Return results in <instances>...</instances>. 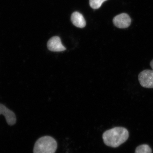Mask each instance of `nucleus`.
Returning a JSON list of instances; mask_svg holds the SVG:
<instances>
[{
	"label": "nucleus",
	"mask_w": 153,
	"mask_h": 153,
	"mask_svg": "<svg viewBox=\"0 0 153 153\" xmlns=\"http://www.w3.org/2000/svg\"><path fill=\"white\" fill-rule=\"evenodd\" d=\"M71 22L75 27L79 28L85 27L86 22L82 14L78 12H74L71 14Z\"/></svg>",
	"instance_id": "nucleus-7"
},
{
	"label": "nucleus",
	"mask_w": 153,
	"mask_h": 153,
	"mask_svg": "<svg viewBox=\"0 0 153 153\" xmlns=\"http://www.w3.org/2000/svg\"><path fill=\"white\" fill-rule=\"evenodd\" d=\"M150 66L151 67H152V70H153V60L151 61L150 63Z\"/></svg>",
	"instance_id": "nucleus-10"
},
{
	"label": "nucleus",
	"mask_w": 153,
	"mask_h": 153,
	"mask_svg": "<svg viewBox=\"0 0 153 153\" xmlns=\"http://www.w3.org/2000/svg\"><path fill=\"white\" fill-rule=\"evenodd\" d=\"M57 141L52 137L46 136L38 139L34 145L33 153H55Z\"/></svg>",
	"instance_id": "nucleus-2"
},
{
	"label": "nucleus",
	"mask_w": 153,
	"mask_h": 153,
	"mask_svg": "<svg viewBox=\"0 0 153 153\" xmlns=\"http://www.w3.org/2000/svg\"><path fill=\"white\" fill-rule=\"evenodd\" d=\"M0 114H3L5 117L6 121L9 125H14L16 122V117L15 114L1 103H0Z\"/></svg>",
	"instance_id": "nucleus-6"
},
{
	"label": "nucleus",
	"mask_w": 153,
	"mask_h": 153,
	"mask_svg": "<svg viewBox=\"0 0 153 153\" xmlns=\"http://www.w3.org/2000/svg\"><path fill=\"white\" fill-rule=\"evenodd\" d=\"M107 0H89V5L91 8L97 10L100 8L104 2Z\"/></svg>",
	"instance_id": "nucleus-9"
},
{
	"label": "nucleus",
	"mask_w": 153,
	"mask_h": 153,
	"mask_svg": "<svg viewBox=\"0 0 153 153\" xmlns=\"http://www.w3.org/2000/svg\"><path fill=\"white\" fill-rule=\"evenodd\" d=\"M129 137L127 129L116 127L105 131L102 134L104 143L108 146L117 148L125 142Z\"/></svg>",
	"instance_id": "nucleus-1"
},
{
	"label": "nucleus",
	"mask_w": 153,
	"mask_h": 153,
	"mask_svg": "<svg viewBox=\"0 0 153 153\" xmlns=\"http://www.w3.org/2000/svg\"><path fill=\"white\" fill-rule=\"evenodd\" d=\"M135 153H152L150 147L147 144L140 145L136 149Z\"/></svg>",
	"instance_id": "nucleus-8"
},
{
	"label": "nucleus",
	"mask_w": 153,
	"mask_h": 153,
	"mask_svg": "<svg viewBox=\"0 0 153 153\" xmlns=\"http://www.w3.org/2000/svg\"><path fill=\"white\" fill-rule=\"evenodd\" d=\"M113 22L117 27L125 29L130 26L131 20L128 14L121 13L114 17Z\"/></svg>",
	"instance_id": "nucleus-4"
},
{
	"label": "nucleus",
	"mask_w": 153,
	"mask_h": 153,
	"mask_svg": "<svg viewBox=\"0 0 153 153\" xmlns=\"http://www.w3.org/2000/svg\"><path fill=\"white\" fill-rule=\"evenodd\" d=\"M140 83L146 88H153V70L146 69L140 73L138 76Z\"/></svg>",
	"instance_id": "nucleus-3"
},
{
	"label": "nucleus",
	"mask_w": 153,
	"mask_h": 153,
	"mask_svg": "<svg viewBox=\"0 0 153 153\" xmlns=\"http://www.w3.org/2000/svg\"><path fill=\"white\" fill-rule=\"evenodd\" d=\"M47 48L52 52H63L66 48L61 43V39L58 36H54L50 38L47 42Z\"/></svg>",
	"instance_id": "nucleus-5"
}]
</instances>
